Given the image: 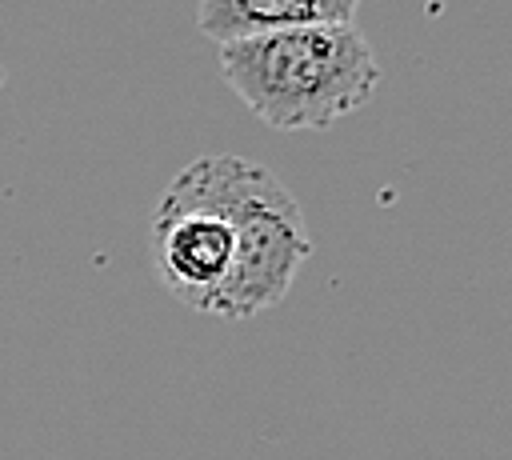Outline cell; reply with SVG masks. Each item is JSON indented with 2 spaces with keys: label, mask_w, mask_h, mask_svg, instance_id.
Segmentation results:
<instances>
[{
  "label": "cell",
  "mask_w": 512,
  "mask_h": 460,
  "mask_svg": "<svg viewBox=\"0 0 512 460\" xmlns=\"http://www.w3.org/2000/svg\"><path fill=\"white\" fill-rule=\"evenodd\" d=\"M224 84L276 132H316L360 112L384 72L356 24H304L220 44Z\"/></svg>",
  "instance_id": "obj_1"
},
{
  "label": "cell",
  "mask_w": 512,
  "mask_h": 460,
  "mask_svg": "<svg viewBox=\"0 0 512 460\" xmlns=\"http://www.w3.org/2000/svg\"><path fill=\"white\" fill-rule=\"evenodd\" d=\"M204 180L236 232V264L212 304L220 320H248L276 308L312 252L308 220L288 184L244 156H200Z\"/></svg>",
  "instance_id": "obj_2"
},
{
  "label": "cell",
  "mask_w": 512,
  "mask_h": 460,
  "mask_svg": "<svg viewBox=\"0 0 512 460\" xmlns=\"http://www.w3.org/2000/svg\"><path fill=\"white\" fill-rule=\"evenodd\" d=\"M148 240L156 280L192 312L212 316L236 264V232L212 196L200 160L184 164L160 192Z\"/></svg>",
  "instance_id": "obj_3"
},
{
  "label": "cell",
  "mask_w": 512,
  "mask_h": 460,
  "mask_svg": "<svg viewBox=\"0 0 512 460\" xmlns=\"http://www.w3.org/2000/svg\"><path fill=\"white\" fill-rule=\"evenodd\" d=\"M360 0H200L196 28L216 40H248L304 24H352Z\"/></svg>",
  "instance_id": "obj_4"
}]
</instances>
